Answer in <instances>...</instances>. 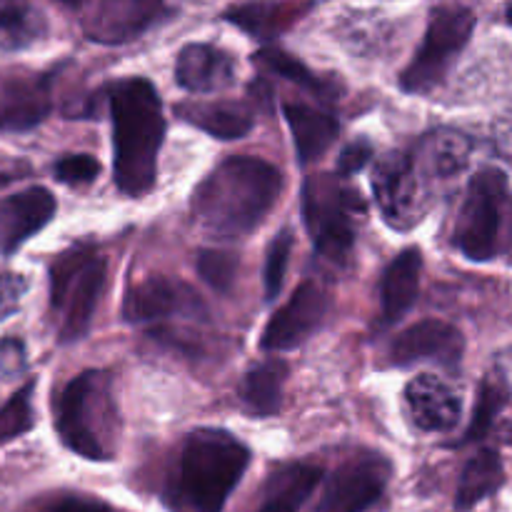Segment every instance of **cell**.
Masks as SVG:
<instances>
[{"instance_id":"obj_13","label":"cell","mask_w":512,"mask_h":512,"mask_svg":"<svg viewBox=\"0 0 512 512\" xmlns=\"http://www.w3.org/2000/svg\"><path fill=\"white\" fill-rule=\"evenodd\" d=\"M170 315H205L203 300L183 280L150 275L128 290L123 318L128 323H153Z\"/></svg>"},{"instance_id":"obj_2","label":"cell","mask_w":512,"mask_h":512,"mask_svg":"<svg viewBox=\"0 0 512 512\" xmlns=\"http://www.w3.org/2000/svg\"><path fill=\"white\" fill-rule=\"evenodd\" d=\"M108 105L113 115L115 185L130 198H143L155 188L165 138L160 95L150 80L125 78L110 85Z\"/></svg>"},{"instance_id":"obj_32","label":"cell","mask_w":512,"mask_h":512,"mask_svg":"<svg viewBox=\"0 0 512 512\" xmlns=\"http://www.w3.org/2000/svg\"><path fill=\"white\" fill-rule=\"evenodd\" d=\"M53 173L65 185H88L100 175V163L95 155H65L55 163Z\"/></svg>"},{"instance_id":"obj_14","label":"cell","mask_w":512,"mask_h":512,"mask_svg":"<svg viewBox=\"0 0 512 512\" xmlns=\"http://www.w3.org/2000/svg\"><path fill=\"white\" fill-rule=\"evenodd\" d=\"M465 353V338L455 325L445 320H420L398 335L390 345V363L408 368L415 363H440L458 368Z\"/></svg>"},{"instance_id":"obj_9","label":"cell","mask_w":512,"mask_h":512,"mask_svg":"<svg viewBox=\"0 0 512 512\" xmlns=\"http://www.w3.org/2000/svg\"><path fill=\"white\" fill-rule=\"evenodd\" d=\"M430 173V165L420 168L413 153H388L380 160L373 173V193L390 225L405 230L423 218L428 210L425 175Z\"/></svg>"},{"instance_id":"obj_1","label":"cell","mask_w":512,"mask_h":512,"mask_svg":"<svg viewBox=\"0 0 512 512\" xmlns=\"http://www.w3.org/2000/svg\"><path fill=\"white\" fill-rule=\"evenodd\" d=\"M283 193V175L263 158H225L190 198L193 218L208 235L238 240L258 230Z\"/></svg>"},{"instance_id":"obj_31","label":"cell","mask_w":512,"mask_h":512,"mask_svg":"<svg viewBox=\"0 0 512 512\" xmlns=\"http://www.w3.org/2000/svg\"><path fill=\"white\" fill-rule=\"evenodd\" d=\"M290 250H293V235H290V230H280L278 238L270 243L268 258H265V300L278 298L280 288H283Z\"/></svg>"},{"instance_id":"obj_15","label":"cell","mask_w":512,"mask_h":512,"mask_svg":"<svg viewBox=\"0 0 512 512\" xmlns=\"http://www.w3.org/2000/svg\"><path fill=\"white\" fill-rule=\"evenodd\" d=\"M405 405L413 418L415 428L425 433H448L460 423L463 400L453 385L440 380L438 375H415L405 388Z\"/></svg>"},{"instance_id":"obj_8","label":"cell","mask_w":512,"mask_h":512,"mask_svg":"<svg viewBox=\"0 0 512 512\" xmlns=\"http://www.w3.org/2000/svg\"><path fill=\"white\" fill-rule=\"evenodd\" d=\"M475 23L478 20L468 5H438L430 13L423 45L400 75L405 93L425 95L438 88L468 45Z\"/></svg>"},{"instance_id":"obj_25","label":"cell","mask_w":512,"mask_h":512,"mask_svg":"<svg viewBox=\"0 0 512 512\" xmlns=\"http://www.w3.org/2000/svg\"><path fill=\"white\" fill-rule=\"evenodd\" d=\"M303 10H308V5H235V8L228 10V18L230 23L240 25V28L248 30L250 35H258V38L268 40L283 33L285 28H290Z\"/></svg>"},{"instance_id":"obj_34","label":"cell","mask_w":512,"mask_h":512,"mask_svg":"<svg viewBox=\"0 0 512 512\" xmlns=\"http://www.w3.org/2000/svg\"><path fill=\"white\" fill-rule=\"evenodd\" d=\"M373 158V145L368 140H355L353 145L340 153L338 158V178H345V175H355L365 168Z\"/></svg>"},{"instance_id":"obj_3","label":"cell","mask_w":512,"mask_h":512,"mask_svg":"<svg viewBox=\"0 0 512 512\" xmlns=\"http://www.w3.org/2000/svg\"><path fill=\"white\" fill-rule=\"evenodd\" d=\"M55 428L68 450L85 460L105 463L115 455L118 410L113 403V380L103 370L75 375L55 403Z\"/></svg>"},{"instance_id":"obj_33","label":"cell","mask_w":512,"mask_h":512,"mask_svg":"<svg viewBox=\"0 0 512 512\" xmlns=\"http://www.w3.org/2000/svg\"><path fill=\"white\" fill-rule=\"evenodd\" d=\"M28 290V280L18 273L0 275V320L10 318L20 308V298Z\"/></svg>"},{"instance_id":"obj_23","label":"cell","mask_w":512,"mask_h":512,"mask_svg":"<svg viewBox=\"0 0 512 512\" xmlns=\"http://www.w3.org/2000/svg\"><path fill=\"white\" fill-rule=\"evenodd\" d=\"M505 483V468L500 460L498 450H480L478 455L470 458L465 465L463 475H460L458 493H455V510L465 512L473 510L480 500L488 495L498 493Z\"/></svg>"},{"instance_id":"obj_5","label":"cell","mask_w":512,"mask_h":512,"mask_svg":"<svg viewBox=\"0 0 512 512\" xmlns=\"http://www.w3.org/2000/svg\"><path fill=\"white\" fill-rule=\"evenodd\" d=\"M108 265L95 245L78 243L50 265V305L60 313V343H78L93 323Z\"/></svg>"},{"instance_id":"obj_17","label":"cell","mask_w":512,"mask_h":512,"mask_svg":"<svg viewBox=\"0 0 512 512\" xmlns=\"http://www.w3.org/2000/svg\"><path fill=\"white\" fill-rule=\"evenodd\" d=\"M175 78L190 93H218L235 83V60L210 43H190L180 50Z\"/></svg>"},{"instance_id":"obj_18","label":"cell","mask_w":512,"mask_h":512,"mask_svg":"<svg viewBox=\"0 0 512 512\" xmlns=\"http://www.w3.org/2000/svg\"><path fill=\"white\" fill-rule=\"evenodd\" d=\"M50 113L45 78H10L0 83V130H30Z\"/></svg>"},{"instance_id":"obj_10","label":"cell","mask_w":512,"mask_h":512,"mask_svg":"<svg viewBox=\"0 0 512 512\" xmlns=\"http://www.w3.org/2000/svg\"><path fill=\"white\" fill-rule=\"evenodd\" d=\"M390 470L388 460L378 453L345 460L325 483L318 512H365L383 495Z\"/></svg>"},{"instance_id":"obj_4","label":"cell","mask_w":512,"mask_h":512,"mask_svg":"<svg viewBox=\"0 0 512 512\" xmlns=\"http://www.w3.org/2000/svg\"><path fill=\"white\" fill-rule=\"evenodd\" d=\"M250 463V450L225 430H195L180 453L178 490L195 512H223Z\"/></svg>"},{"instance_id":"obj_12","label":"cell","mask_w":512,"mask_h":512,"mask_svg":"<svg viewBox=\"0 0 512 512\" xmlns=\"http://www.w3.org/2000/svg\"><path fill=\"white\" fill-rule=\"evenodd\" d=\"M325 313H328L325 290L313 280H305L295 288L288 303L268 320L260 335V348L273 350V353L300 348L320 328Z\"/></svg>"},{"instance_id":"obj_27","label":"cell","mask_w":512,"mask_h":512,"mask_svg":"<svg viewBox=\"0 0 512 512\" xmlns=\"http://www.w3.org/2000/svg\"><path fill=\"white\" fill-rule=\"evenodd\" d=\"M45 18L33 5H0V48H28L45 35Z\"/></svg>"},{"instance_id":"obj_19","label":"cell","mask_w":512,"mask_h":512,"mask_svg":"<svg viewBox=\"0 0 512 512\" xmlns=\"http://www.w3.org/2000/svg\"><path fill=\"white\" fill-rule=\"evenodd\" d=\"M420 275H423V253L408 248L388 265L380 283V305H383V323H398L415 305L420 293Z\"/></svg>"},{"instance_id":"obj_28","label":"cell","mask_w":512,"mask_h":512,"mask_svg":"<svg viewBox=\"0 0 512 512\" xmlns=\"http://www.w3.org/2000/svg\"><path fill=\"white\" fill-rule=\"evenodd\" d=\"M508 403V385H505V378L500 373L488 375L483 380L478 390V405L473 410V420H470L468 430H465L460 445L475 443V440H483L485 435L493 428L495 418L500 415V410Z\"/></svg>"},{"instance_id":"obj_36","label":"cell","mask_w":512,"mask_h":512,"mask_svg":"<svg viewBox=\"0 0 512 512\" xmlns=\"http://www.w3.org/2000/svg\"><path fill=\"white\" fill-rule=\"evenodd\" d=\"M50 512H110V510L105 508L103 503H98V500L68 498V500H63V503L55 505Z\"/></svg>"},{"instance_id":"obj_35","label":"cell","mask_w":512,"mask_h":512,"mask_svg":"<svg viewBox=\"0 0 512 512\" xmlns=\"http://www.w3.org/2000/svg\"><path fill=\"white\" fill-rule=\"evenodd\" d=\"M25 365V348L18 338L0 340V375H18Z\"/></svg>"},{"instance_id":"obj_30","label":"cell","mask_w":512,"mask_h":512,"mask_svg":"<svg viewBox=\"0 0 512 512\" xmlns=\"http://www.w3.org/2000/svg\"><path fill=\"white\" fill-rule=\"evenodd\" d=\"M198 273L205 283L218 293H228L238 275V255L230 250H200L198 253Z\"/></svg>"},{"instance_id":"obj_22","label":"cell","mask_w":512,"mask_h":512,"mask_svg":"<svg viewBox=\"0 0 512 512\" xmlns=\"http://www.w3.org/2000/svg\"><path fill=\"white\" fill-rule=\"evenodd\" d=\"M288 378V365L283 360H265L245 373L240 398L248 413L268 418L280 410L283 403V385Z\"/></svg>"},{"instance_id":"obj_6","label":"cell","mask_w":512,"mask_h":512,"mask_svg":"<svg viewBox=\"0 0 512 512\" xmlns=\"http://www.w3.org/2000/svg\"><path fill=\"white\" fill-rule=\"evenodd\" d=\"M508 213L510 185L505 170L483 168L475 173L453 233L460 253L475 263L498 258L508 238Z\"/></svg>"},{"instance_id":"obj_26","label":"cell","mask_w":512,"mask_h":512,"mask_svg":"<svg viewBox=\"0 0 512 512\" xmlns=\"http://www.w3.org/2000/svg\"><path fill=\"white\" fill-rule=\"evenodd\" d=\"M253 60L260 65V68L268 70V73L280 75V78H285V80H290V83L300 85V88L308 90V93H313V95H318V98H323V100L335 98V83H333V80L320 78V75H315L313 70L305 68V65L300 63L298 58L283 53V50L263 48L258 55H255Z\"/></svg>"},{"instance_id":"obj_24","label":"cell","mask_w":512,"mask_h":512,"mask_svg":"<svg viewBox=\"0 0 512 512\" xmlns=\"http://www.w3.org/2000/svg\"><path fill=\"white\" fill-rule=\"evenodd\" d=\"M323 480V470L315 465H288L270 478L268 495L258 512H298Z\"/></svg>"},{"instance_id":"obj_21","label":"cell","mask_w":512,"mask_h":512,"mask_svg":"<svg viewBox=\"0 0 512 512\" xmlns=\"http://www.w3.org/2000/svg\"><path fill=\"white\" fill-rule=\"evenodd\" d=\"M180 118L193 123L203 133L220 140H238L253 128V110L245 103L218 100V103H185L178 108Z\"/></svg>"},{"instance_id":"obj_7","label":"cell","mask_w":512,"mask_h":512,"mask_svg":"<svg viewBox=\"0 0 512 512\" xmlns=\"http://www.w3.org/2000/svg\"><path fill=\"white\" fill-rule=\"evenodd\" d=\"M363 200L338 175H313L303 185V220L315 253L330 263H343L355 245V223Z\"/></svg>"},{"instance_id":"obj_11","label":"cell","mask_w":512,"mask_h":512,"mask_svg":"<svg viewBox=\"0 0 512 512\" xmlns=\"http://www.w3.org/2000/svg\"><path fill=\"white\" fill-rule=\"evenodd\" d=\"M78 10L83 33L90 40L118 45L153 28L173 8L158 0H103V3L78 5Z\"/></svg>"},{"instance_id":"obj_20","label":"cell","mask_w":512,"mask_h":512,"mask_svg":"<svg viewBox=\"0 0 512 512\" xmlns=\"http://www.w3.org/2000/svg\"><path fill=\"white\" fill-rule=\"evenodd\" d=\"M285 120L293 133L295 150H298V160L303 165L318 160L330 145L338 140L340 123L335 115L325 113V110L313 108L305 103H285L283 105Z\"/></svg>"},{"instance_id":"obj_29","label":"cell","mask_w":512,"mask_h":512,"mask_svg":"<svg viewBox=\"0 0 512 512\" xmlns=\"http://www.w3.org/2000/svg\"><path fill=\"white\" fill-rule=\"evenodd\" d=\"M33 393L35 380L33 383H25L20 390H15L8 398V403L0 408V445L10 443V440L20 438V435L33 430Z\"/></svg>"},{"instance_id":"obj_16","label":"cell","mask_w":512,"mask_h":512,"mask_svg":"<svg viewBox=\"0 0 512 512\" xmlns=\"http://www.w3.org/2000/svg\"><path fill=\"white\" fill-rule=\"evenodd\" d=\"M55 198L45 188H28L0 198V253L10 255L40 233L55 215Z\"/></svg>"}]
</instances>
